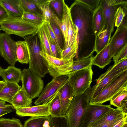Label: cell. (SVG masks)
<instances>
[{
    "instance_id": "obj_1",
    "label": "cell",
    "mask_w": 127,
    "mask_h": 127,
    "mask_svg": "<svg viewBox=\"0 0 127 127\" xmlns=\"http://www.w3.org/2000/svg\"><path fill=\"white\" fill-rule=\"evenodd\" d=\"M72 19L78 30V47L76 59L89 56L94 52L95 38L93 11L84 4L75 0L69 7Z\"/></svg>"
},
{
    "instance_id": "obj_2",
    "label": "cell",
    "mask_w": 127,
    "mask_h": 127,
    "mask_svg": "<svg viewBox=\"0 0 127 127\" xmlns=\"http://www.w3.org/2000/svg\"><path fill=\"white\" fill-rule=\"evenodd\" d=\"M29 54V68L41 77L48 73L47 62L40 54L42 50L37 32L24 38Z\"/></svg>"
},
{
    "instance_id": "obj_3",
    "label": "cell",
    "mask_w": 127,
    "mask_h": 127,
    "mask_svg": "<svg viewBox=\"0 0 127 127\" xmlns=\"http://www.w3.org/2000/svg\"><path fill=\"white\" fill-rule=\"evenodd\" d=\"M91 88L74 96L65 116L69 127H80L83 116L91 100Z\"/></svg>"
},
{
    "instance_id": "obj_4",
    "label": "cell",
    "mask_w": 127,
    "mask_h": 127,
    "mask_svg": "<svg viewBox=\"0 0 127 127\" xmlns=\"http://www.w3.org/2000/svg\"><path fill=\"white\" fill-rule=\"evenodd\" d=\"M0 26L5 33L24 37L35 33L41 25L26 21L21 17L9 15L0 23Z\"/></svg>"
},
{
    "instance_id": "obj_5",
    "label": "cell",
    "mask_w": 127,
    "mask_h": 127,
    "mask_svg": "<svg viewBox=\"0 0 127 127\" xmlns=\"http://www.w3.org/2000/svg\"><path fill=\"white\" fill-rule=\"evenodd\" d=\"M92 66L77 71L67 76L68 82L74 96L84 93L91 87L93 74Z\"/></svg>"
},
{
    "instance_id": "obj_6",
    "label": "cell",
    "mask_w": 127,
    "mask_h": 127,
    "mask_svg": "<svg viewBox=\"0 0 127 127\" xmlns=\"http://www.w3.org/2000/svg\"><path fill=\"white\" fill-rule=\"evenodd\" d=\"M21 81L22 87L32 99L38 97L44 86L40 76L30 68H25L22 71Z\"/></svg>"
},
{
    "instance_id": "obj_7",
    "label": "cell",
    "mask_w": 127,
    "mask_h": 127,
    "mask_svg": "<svg viewBox=\"0 0 127 127\" xmlns=\"http://www.w3.org/2000/svg\"><path fill=\"white\" fill-rule=\"evenodd\" d=\"M127 87V70L103 90L89 102L90 104H102L109 101L117 93Z\"/></svg>"
},
{
    "instance_id": "obj_8",
    "label": "cell",
    "mask_w": 127,
    "mask_h": 127,
    "mask_svg": "<svg viewBox=\"0 0 127 127\" xmlns=\"http://www.w3.org/2000/svg\"><path fill=\"white\" fill-rule=\"evenodd\" d=\"M68 76L63 75L53 77L42 90L38 98L34 102L36 105L49 102L67 82Z\"/></svg>"
},
{
    "instance_id": "obj_9",
    "label": "cell",
    "mask_w": 127,
    "mask_h": 127,
    "mask_svg": "<svg viewBox=\"0 0 127 127\" xmlns=\"http://www.w3.org/2000/svg\"><path fill=\"white\" fill-rule=\"evenodd\" d=\"M113 109L110 105L89 104L83 116L80 127H92L101 117Z\"/></svg>"
},
{
    "instance_id": "obj_10",
    "label": "cell",
    "mask_w": 127,
    "mask_h": 127,
    "mask_svg": "<svg viewBox=\"0 0 127 127\" xmlns=\"http://www.w3.org/2000/svg\"><path fill=\"white\" fill-rule=\"evenodd\" d=\"M105 24V28L112 33L115 24L116 11L120 6L127 5V0H101Z\"/></svg>"
},
{
    "instance_id": "obj_11",
    "label": "cell",
    "mask_w": 127,
    "mask_h": 127,
    "mask_svg": "<svg viewBox=\"0 0 127 127\" xmlns=\"http://www.w3.org/2000/svg\"><path fill=\"white\" fill-rule=\"evenodd\" d=\"M127 70V68L115 71L112 70V66H110L105 72L95 80V84L91 88V100L95 97L105 87Z\"/></svg>"
},
{
    "instance_id": "obj_12",
    "label": "cell",
    "mask_w": 127,
    "mask_h": 127,
    "mask_svg": "<svg viewBox=\"0 0 127 127\" xmlns=\"http://www.w3.org/2000/svg\"><path fill=\"white\" fill-rule=\"evenodd\" d=\"M16 42L10 35L5 32L0 35V55L11 65L17 62Z\"/></svg>"
},
{
    "instance_id": "obj_13",
    "label": "cell",
    "mask_w": 127,
    "mask_h": 127,
    "mask_svg": "<svg viewBox=\"0 0 127 127\" xmlns=\"http://www.w3.org/2000/svg\"><path fill=\"white\" fill-rule=\"evenodd\" d=\"M40 54L47 62L48 73L53 77L61 76L72 64L73 59L64 60L49 55L42 50Z\"/></svg>"
},
{
    "instance_id": "obj_14",
    "label": "cell",
    "mask_w": 127,
    "mask_h": 127,
    "mask_svg": "<svg viewBox=\"0 0 127 127\" xmlns=\"http://www.w3.org/2000/svg\"><path fill=\"white\" fill-rule=\"evenodd\" d=\"M127 44V26L126 22L117 27L109 43L110 54L112 58Z\"/></svg>"
},
{
    "instance_id": "obj_15",
    "label": "cell",
    "mask_w": 127,
    "mask_h": 127,
    "mask_svg": "<svg viewBox=\"0 0 127 127\" xmlns=\"http://www.w3.org/2000/svg\"><path fill=\"white\" fill-rule=\"evenodd\" d=\"M17 115L20 117H38L50 115L49 102L45 104L14 108Z\"/></svg>"
},
{
    "instance_id": "obj_16",
    "label": "cell",
    "mask_w": 127,
    "mask_h": 127,
    "mask_svg": "<svg viewBox=\"0 0 127 127\" xmlns=\"http://www.w3.org/2000/svg\"><path fill=\"white\" fill-rule=\"evenodd\" d=\"M41 12L45 22L50 23L54 22L59 26L61 20L51 8L50 0H32Z\"/></svg>"
},
{
    "instance_id": "obj_17",
    "label": "cell",
    "mask_w": 127,
    "mask_h": 127,
    "mask_svg": "<svg viewBox=\"0 0 127 127\" xmlns=\"http://www.w3.org/2000/svg\"><path fill=\"white\" fill-rule=\"evenodd\" d=\"M61 106V116H65L74 95L68 81L59 92Z\"/></svg>"
},
{
    "instance_id": "obj_18",
    "label": "cell",
    "mask_w": 127,
    "mask_h": 127,
    "mask_svg": "<svg viewBox=\"0 0 127 127\" xmlns=\"http://www.w3.org/2000/svg\"><path fill=\"white\" fill-rule=\"evenodd\" d=\"M93 54L86 57L73 60L72 65L67 68L62 75L68 76L77 71L88 68L92 65Z\"/></svg>"
},
{
    "instance_id": "obj_19",
    "label": "cell",
    "mask_w": 127,
    "mask_h": 127,
    "mask_svg": "<svg viewBox=\"0 0 127 127\" xmlns=\"http://www.w3.org/2000/svg\"><path fill=\"white\" fill-rule=\"evenodd\" d=\"M21 87L18 84L12 82H5L0 92V100L11 104L12 99Z\"/></svg>"
},
{
    "instance_id": "obj_20",
    "label": "cell",
    "mask_w": 127,
    "mask_h": 127,
    "mask_svg": "<svg viewBox=\"0 0 127 127\" xmlns=\"http://www.w3.org/2000/svg\"><path fill=\"white\" fill-rule=\"evenodd\" d=\"M0 76L5 82L18 84L21 80L22 71L14 66L10 65L6 69H3Z\"/></svg>"
},
{
    "instance_id": "obj_21",
    "label": "cell",
    "mask_w": 127,
    "mask_h": 127,
    "mask_svg": "<svg viewBox=\"0 0 127 127\" xmlns=\"http://www.w3.org/2000/svg\"><path fill=\"white\" fill-rule=\"evenodd\" d=\"M112 58L110 54L108 44L93 57L92 65L103 69L110 63Z\"/></svg>"
},
{
    "instance_id": "obj_22",
    "label": "cell",
    "mask_w": 127,
    "mask_h": 127,
    "mask_svg": "<svg viewBox=\"0 0 127 127\" xmlns=\"http://www.w3.org/2000/svg\"><path fill=\"white\" fill-rule=\"evenodd\" d=\"M127 116L118 108H113L101 117L96 121L92 127H96L100 125L109 123L117 119Z\"/></svg>"
},
{
    "instance_id": "obj_23",
    "label": "cell",
    "mask_w": 127,
    "mask_h": 127,
    "mask_svg": "<svg viewBox=\"0 0 127 127\" xmlns=\"http://www.w3.org/2000/svg\"><path fill=\"white\" fill-rule=\"evenodd\" d=\"M0 3L7 13L8 15L21 17L24 12L20 0H0Z\"/></svg>"
},
{
    "instance_id": "obj_24",
    "label": "cell",
    "mask_w": 127,
    "mask_h": 127,
    "mask_svg": "<svg viewBox=\"0 0 127 127\" xmlns=\"http://www.w3.org/2000/svg\"><path fill=\"white\" fill-rule=\"evenodd\" d=\"M32 99L22 87L13 97L11 105L14 108L31 106Z\"/></svg>"
},
{
    "instance_id": "obj_25",
    "label": "cell",
    "mask_w": 127,
    "mask_h": 127,
    "mask_svg": "<svg viewBox=\"0 0 127 127\" xmlns=\"http://www.w3.org/2000/svg\"><path fill=\"white\" fill-rule=\"evenodd\" d=\"M111 33L104 28L95 36L94 46V52L98 53L109 43Z\"/></svg>"
},
{
    "instance_id": "obj_26",
    "label": "cell",
    "mask_w": 127,
    "mask_h": 127,
    "mask_svg": "<svg viewBox=\"0 0 127 127\" xmlns=\"http://www.w3.org/2000/svg\"><path fill=\"white\" fill-rule=\"evenodd\" d=\"M93 20L95 33L96 36L105 27L104 19L101 1L98 7L93 11Z\"/></svg>"
},
{
    "instance_id": "obj_27",
    "label": "cell",
    "mask_w": 127,
    "mask_h": 127,
    "mask_svg": "<svg viewBox=\"0 0 127 127\" xmlns=\"http://www.w3.org/2000/svg\"><path fill=\"white\" fill-rule=\"evenodd\" d=\"M68 39L66 45L64 49L69 47L78 40V30L73 22L69 7L68 10Z\"/></svg>"
},
{
    "instance_id": "obj_28",
    "label": "cell",
    "mask_w": 127,
    "mask_h": 127,
    "mask_svg": "<svg viewBox=\"0 0 127 127\" xmlns=\"http://www.w3.org/2000/svg\"><path fill=\"white\" fill-rule=\"evenodd\" d=\"M16 55L17 61L23 64H28L30 61V56L28 48L25 41L16 42Z\"/></svg>"
},
{
    "instance_id": "obj_29",
    "label": "cell",
    "mask_w": 127,
    "mask_h": 127,
    "mask_svg": "<svg viewBox=\"0 0 127 127\" xmlns=\"http://www.w3.org/2000/svg\"><path fill=\"white\" fill-rule=\"evenodd\" d=\"M42 51L50 56H53L50 49L48 36L43 24L40 26L37 32Z\"/></svg>"
},
{
    "instance_id": "obj_30",
    "label": "cell",
    "mask_w": 127,
    "mask_h": 127,
    "mask_svg": "<svg viewBox=\"0 0 127 127\" xmlns=\"http://www.w3.org/2000/svg\"><path fill=\"white\" fill-rule=\"evenodd\" d=\"M69 7L63 0V10L62 16L59 27L61 31L64 40V47H66L68 39V18L67 13Z\"/></svg>"
},
{
    "instance_id": "obj_31",
    "label": "cell",
    "mask_w": 127,
    "mask_h": 127,
    "mask_svg": "<svg viewBox=\"0 0 127 127\" xmlns=\"http://www.w3.org/2000/svg\"><path fill=\"white\" fill-rule=\"evenodd\" d=\"M48 102L50 115L53 116H61V106L59 92Z\"/></svg>"
},
{
    "instance_id": "obj_32",
    "label": "cell",
    "mask_w": 127,
    "mask_h": 127,
    "mask_svg": "<svg viewBox=\"0 0 127 127\" xmlns=\"http://www.w3.org/2000/svg\"><path fill=\"white\" fill-rule=\"evenodd\" d=\"M21 17L26 21L40 26L45 22L41 14L24 12Z\"/></svg>"
},
{
    "instance_id": "obj_33",
    "label": "cell",
    "mask_w": 127,
    "mask_h": 127,
    "mask_svg": "<svg viewBox=\"0 0 127 127\" xmlns=\"http://www.w3.org/2000/svg\"><path fill=\"white\" fill-rule=\"evenodd\" d=\"M78 47V40L71 46L63 50L61 59L64 60L73 59L76 56Z\"/></svg>"
},
{
    "instance_id": "obj_34",
    "label": "cell",
    "mask_w": 127,
    "mask_h": 127,
    "mask_svg": "<svg viewBox=\"0 0 127 127\" xmlns=\"http://www.w3.org/2000/svg\"><path fill=\"white\" fill-rule=\"evenodd\" d=\"M21 7L24 12L41 14L32 0H20Z\"/></svg>"
},
{
    "instance_id": "obj_35",
    "label": "cell",
    "mask_w": 127,
    "mask_h": 127,
    "mask_svg": "<svg viewBox=\"0 0 127 127\" xmlns=\"http://www.w3.org/2000/svg\"><path fill=\"white\" fill-rule=\"evenodd\" d=\"M48 116L31 117L25 122L24 127H44L43 123Z\"/></svg>"
},
{
    "instance_id": "obj_36",
    "label": "cell",
    "mask_w": 127,
    "mask_h": 127,
    "mask_svg": "<svg viewBox=\"0 0 127 127\" xmlns=\"http://www.w3.org/2000/svg\"><path fill=\"white\" fill-rule=\"evenodd\" d=\"M127 97V87H126L120 91L109 100L110 105L119 108L121 102Z\"/></svg>"
},
{
    "instance_id": "obj_37",
    "label": "cell",
    "mask_w": 127,
    "mask_h": 127,
    "mask_svg": "<svg viewBox=\"0 0 127 127\" xmlns=\"http://www.w3.org/2000/svg\"><path fill=\"white\" fill-rule=\"evenodd\" d=\"M0 127H24L20 120L18 119L0 118Z\"/></svg>"
},
{
    "instance_id": "obj_38",
    "label": "cell",
    "mask_w": 127,
    "mask_h": 127,
    "mask_svg": "<svg viewBox=\"0 0 127 127\" xmlns=\"http://www.w3.org/2000/svg\"><path fill=\"white\" fill-rule=\"evenodd\" d=\"M43 25L47 34L55 43L58 53L61 57V54L63 49L60 46L56 37L54 32L50 23L44 22L43 23Z\"/></svg>"
},
{
    "instance_id": "obj_39",
    "label": "cell",
    "mask_w": 127,
    "mask_h": 127,
    "mask_svg": "<svg viewBox=\"0 0 127 127\" xmlns=\"http://www.w3.org/2000/svg\"><path fill=\"white\" fill-rule=\"evenodd\" d=\"M127 9L122 6H120L117 9L115 16V26L118 27L123 23L126 16Z\"/></svg>"
},
{
    "instance_id": "obj_40",
    "label": "cell",
    "mask_w": 127,
    "mask_h": 127,
    "mask_svg": "<svg viewBox=\"0 0 127 127\" xmlns=\"http://www.w3.org/2000/svg\"><path fill=\"white\" fill-rule=\"evenodd\" d=\"M50 122L51 125L54 127H69L67 120L65 116H51Z\"/></svg>"
},
{
    "instance_id": "obj_41",
    "label": "cell",
    "mask_w": 127,
    "mask_h": 127,
    "mask_svg": "<svg viewBox=\"0 0 127 127\" xmlns=\"http://www.w3.org/2000/svg\"><path fill=\"white\" fill-rule=\"evenodd\" d=\"M50 2L51 6L61 19L63 10V0H50Z\"/></svg>"
},
{
    "instance_id": "obj_42",
    "label": "cell",
    "mask_w": 127,
    "mask_h": 127,
    "mask_svg": "<svg viewBox=\"0 0 127 127\" xmlns=\"http://www.w3.org/2000/svg\"><path fill=\"white\" fill-rule=\"evenodd\" d=\"M15 111V109L12 105L6 104L5 101L0 100V117Z\"/></svg>"
},
{
    "instance_id": "obj_43",
    "label": "cell",
    "mask_w": 127,
    "mask_h": 127,
    "mask_svg": "<svg viewBox=\"0 0 127 127\" xmlns=\"http://www.w3.org/2000/svg\"><path fill=\"white\" fill-rule=\"evenodd\" d=\"M50 25L53 29L59 44L61 48L63 49V35L61 30L58 25L54 22H51Z\"/></svg>"
},
{
    "instance_id": "obj_44",
    "label": "cell",
    "mask_w": 127,
    "mask_h": 127,
    "mask_svg": "<svg viewBox=\"0 0 127 127\" xmlns=\"http://www.w3.org/2000/svg\"><path fill=\"white\" fill-rule=\"evenodd\" d=\"M114 64H116L125 58H127V44L113 57Z\"/></svg>"
},
{
    "instance_id": "obj_45",
    "label": "cell",
    "mask_w": 127,
    "mask_h": 127,
    "mask_svg": "<svg viewBox=\"0 0 127 127\" xmlns=\"http://www.w3.org/2000/svg\"><path fill=\"white\" fill-rule=\"evenodd\" d=\"M101 0H78L84 4L91 9L93 11L95 10L99 6Z\"/></svg>"
},
{
    "instance_id": "obj_46",
    "label": "cell",
    "mask_w": 127,
    "mask_h": 127,
    "mask_svg": "<svg viewBox=\"0 0 127 127\" xmlns=\"http://www.w3.org/2000/svg\"><path fill=\"white\" fill-rule=\"evenodd\" d=\"M112 66V69L114 71L127 68V58L124 59Z\"/></svg>"
},
{
    "instance_id": "obj_47",
    "label": "cell",
    "mask_w": 127,
    "mask_h": 127,
    "mask_svg": "<svg viewBox=\"0 0 127 127\" xmlns=\"http://www.w3.org/2000/svg\"><path fill=\"white\" fill-rule=\"evenodd\" d=\"M47 35L49 41L50 49L53 56L58 58L61 59L58 53L55 43L47 34Z\"/></svg>"
},
{
    "instance_id": "obj_48",
    "label": "cell",
    "mask_w": 127,
    "mask_h": 127,
    "mask_svg": "<svg viewBox=\"0 0 127 127\" xmlns=\"http://www.w3.org/2000/svg\"><path fill=\"white\" fill-rule=\"evenodd\" d=\"M8 16L7 11L0 3V23Z\"/></svg>"
},
{
    "instance_id": "obj_49",
    "label": "cell",
    "mask_w": 127,
    "mask_h": 127,
    "mask_svg": "<svg viewBox=\"0 0 127 127\" xmlns=\"http://www.w3.org/2000/svg\"><path fill=\"white\" fill-rule=\"evenodd\" d=\"M124 118H120L112 122L100 125L96 127H113L120 120Z\"/></svg>"
},
{
    "instance_id": "obj_50",
    "label": "cell",
    "mask_w": 127,
    "mask_h": 127,
    "mask_svg": "<svg viewBox=\"0 0 127 127\" xmlns=\"http://www.w3.org/2000/svg\"><path fill=\"white\" fill-rule=\"evenodd\" d=\"M123 112L127 114V97L124 99L121 102L119 108Z\"/></svg>"
},
{
    "instance_id": "obj_51",
    "label": "cell",
    "mask_w": 127,
    "mask_h": 127,
    "mask_svg": "<svg viewBox=\"0 0 127 127\" xmlns=\"http://www.w3.org/2000/svg\"><path fill=\"white\" fill-rule=\"evenodd\" d=\"M127 122V116L120 120L113 127H122L126 122Z\"/></svg>"
},
{
    "instance_id": "obj_52",
    "label": "cell",
    "mask_w": 127,
    "mask_h": 127,
    "mask_svg": "<svg viewBox=\"0 0 127 127\" xmlns=\"http://www.w3.org/2000/svg\"><path fill=\"white\" fill-rule=\"evenodd\" d=\"M5 82L3 81H0V92L4 86Z\"/></svg>"
},
{
    "instance_id": "obj_53",
    "label": "cell",
    "mask_w": 127,
    "mask_h": 127,
    "mask_svg": "<svg viewBox=\"0 0 127 127\" xmlns=\"http://www.w3.org/2000/svg\"><path fill=\"white\" fill-rule=\"evenodd\" d=\"M3 69L0 65V76L1 72Z\"/></svg>"
},
{
    "instance_id": "obj_54",
    "label": "cell",
    "mask_w": 127,
    "mask_h": 127,
    "mask_svg": "<svg viewBox=\"0 0 127 127\" xmlns=\"http://www.w3.org/2000/svg\"><path fill=\"white\" fill-rule=\"evenodd\" d=\"M122 127H127V122L125 123Z\"/></svg>"
},
{
    "instance_id": "obj_55",
    "label": "cell",
    "mask_w": 127,
    "mask_h": 127,
    "mask_svg": "<svg viewBox=\"0 0 127 127\" xmlns=\"http://www.w3.org/2000/svg\"><path fill=\"white\" fill-rule=\"evenodd\" d=\"M1 30H2V29L1 28H0V35L1 34Z\"/></svg>"
}]
</instances>
